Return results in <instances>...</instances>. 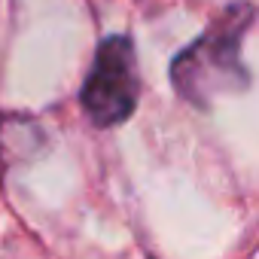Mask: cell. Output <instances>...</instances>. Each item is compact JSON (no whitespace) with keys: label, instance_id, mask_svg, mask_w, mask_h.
<instances>
[{"label":"cell","instance_id":"cell-1","mask_svg":"<svg viewBox=\"0 0 259 259\" xmlns=\"http://www.w3.org/2000/svg\"><path fill=\"white\" fill-rule=\"evenodd\" d=\"M250 19L253 10L247 4L223 10L220 19L174 58L171 79L186 101L207 107L213 98L247 85V70L241 64V34Z\"/></svg>","mask_w":259,"mask_h":259},{"label":"cell","instance_id":"cell-2","mask_svg":"<svg viewBox=\"0 0 259 259\" xmlns=\"http://www.w3.org/2000/svg\"><path fill=\"white\" fill-rule=\"evenodd\" d=\"M138 104V58L128 37H107L98 46L82 89V107L98 125H116Z\"/></svg>","mask_w":259,"mask_h":259}]
</instances>
